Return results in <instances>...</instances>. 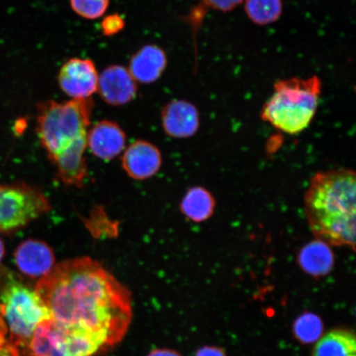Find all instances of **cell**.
<instances>
[{"label":"cell","mask_w":356,"mask_h":356,"mask_svg":"<svg viewBox=\"0 0 356 356\" xmlns=\"http://www.w3.org/2000/svg\"><path fill=\"white\" fill-rule=\"evenodd\" d=\"M34 289L49 312L35 331L48 356L106 353L130 327V291L90 257L60 262Z\"/></svg>","instance_id":"obj_1"},{"label":"cell","mask_w":356,"mask_h":356,"mask_svg":"<svg viewBox=\"0 0 356 356\" xmlns=\"http://www.w3.org/2000/svg\"><path fill=\"white\" fill-rule=\"evenodd\" d=\"M355 172L351 169L320 172L311 178L305 213L316 238L355 251Z\"/></svg>","instance_id":"obj_2"},{"label":"cell","mask_w":356,"mask_h":356,"mask_svg":"<svg viewBox=\"0 0 356 356\" xmlns=\"http://www.w3.org/2000/svg\"><path fill=\"white\" fill-rule=\"evenodd\" d=\"M49 312L34 288L16 273L0 269V356H25Z\"/></svg>","instance_id":"obj_3"},{"label":"cell","mask_w":356,"mask_h":356,"mask_svg":"<svg viewBox=\"0 0 356 356\" xmlns=\"http://www.w3.org/2000/svg\"><path fill=\"white\" fill-rule=\"evenodd\" d=\"M322 87L318 75L278 80L273 95L262 106L261 119L289 135L304 131L317 113Z\"/></svg>","instance_id":"obj_4"},{"label":"cell","mask_w":356,"mask_h":356,"mask_svg":"<svg viewBox=\"0 0 356 356\" xmlns=\"http://www.w3.org/2000/svg\"><path fill=\"white\" fill-rule=\"evenodd\" d=\"M93 106L91 97L65 102H40L37 133L50 160L80 138L87 136Z\"/></svg>","instance_id":"obj_5"},{"label":"cell","mask_w":356,"mask_h":356,"mask_svg":"<svg viewBox=\"0 0 356 356\" xmlns=\"http://www.w3.org/2000/svg\"><path fill=\"white\" fill-rule=\"evenodd\" d=\"M42 191L25 184L0 186V232L24 228L51 211Z\"/></svg>","instance_id":"obj_6"},{"label":"cell","mask_w":356,"mask_h":356,"mask_svg":"<svg viewBox=\"0 0 356 356\" xmlns=\"http://www.w3.org/2000/svg\"><path fill=\"white\" fill-rule=\"evenodd\" d=\"M99 73L93 61L73 58L61 66L58 82L72 99H89L97 90Z\"/></svg>","instance_id":"obj_7"},{"label":"cell","mask_w":356,"mask_h":356,"mask_svg":"<svg viewBox=\"0 0 356 356\" xmlns=\"http://www.w3.org/2000/svg\"><path fill=\"white\" fill-rule=\"evenodd\" d=\"M137 84L128 69L122 65H111L99 76L97 92L106 104L122 106L135 99Z\"/></svg>","instance_id":"obj_8"},{"label":"cell","mask_w":356,"mask_h":356,"mask_svg":"<svg viewBox=\"0 0 356 356\" xmlns=\"http://www.w3.org/2000/svg\"><path fill=\"white\" fill-rule=\"evenodd\" d=\"M15 261L21 273L31 278H42L56 266L51 248L35 239L26 240L17 247Z\"/></svg>","instance_id":"obj_9"},{"label":"cell","mask_w":356,"mask_h":356,"mask_svg":"<svg viewBox=\"0 0 356 356\" xmlns=\"http://www.w3.org/2000/svg\"><path fill=\"white\" fill-rule=\"evenodd\" d=\"M162 165L159 149L148 141L134 142L124 151L122 168L135 180H146L154 177Z\"/></svg>","instance_id":"obj_10"},{"label":"cell","mask_w":356,"mask_h":356,"mask_svg":"<svg viewBox=\"0 0 356 356\" xmlns=\"http://www.w3.org/2000/svg\"><path fill=\"white\" fill-rule=\"evenodd\" d=\"M162 124L167 135L177 139L193 136L200 126L199 111L186 100L169 102L162 111Z\"/></svg>","instance_id":"obj_11"},{"label":"cell","mask_w":356,"mask_h":356,"mask_svg":"<svg viewBox=\"0 0 356 356\" xmlns=\"http://www.w3.org/2000/svg\"><path fill=\"white\" fill-rule=\"evenodd\" d=\"M86 148L87 136H84L51 160L56 168L57 177L62 184L82 188L88 177V165L84 155Z\"/></svg>","instance_id":"obj_12"},{"label":"cell","mask_w":356,"mask_h":356,"mask_svg":"<svg viewBox=\"0 0 356 356\" xmlns=\"http://www.w3.org/2000/svg\"><path fill=\"white\" fill-rule=\"evenodd\" d=\"M126 144V134L114 122H97L87 134V147L93 155L105 161L118 157Z\"/></svg>","instance_id":"obj_13"},{"label":"cell","mask_w":356,"mask_h":356,"mask_svg":"<svg viewBox=\"0 0 356 356\" xmlns=\"http://www.w3.org/2000/svg\"><path fill=\"white\" fill-rule=\"evenodd\" d=\"M167 65L165 51L156 44H146L131 57L128 70L136 82L149 84L162 76Z\"/></svg>","instance_id":"obj_14"},{"label":"cell","mask_w":356,"mask_h":356,"mask_svg":"<svg viewBox=\"0 0 356 356\" xmlns=\"http://www.w3.org/2000/svg\"><path fill=\"white\" fill-rule=\"evenodd\" d=\"M298 262L307 273L316 277H323L332 270L334 264L330 245L314 240L301 249Z\"/></svg>","instance_id":"obj_15"},{"label":"cell","mask_w":356,"mask_h":356,"mask_svg":"<svg viewBox=\"0 0 356 356\" xmlns=\"http://www.w3.org/2000/svg\"><path fill=\"white\" fill-rule=\"evenodd\" d=\"M215 207L216 202L210 191L200 186L191 188L180 204L181 213L188 219L195 222L210 219Z\"/></svg>","instance_id":"obj_16"},{"label":"cell","mask_w":356,"mask_h":356,"mask_svg":"<svg viewBox=\"0 0 356 356\" xmlns=\"http://www.w3.org/2000/svg\"><path fill=\"white\" fill-rule=\"evenodd\" d=\"M312 356H356L355 334L345 329L328 332L318 341Z\"/></svg>","instance_id":"obj_17"},{"label":"cell","mask_w":356,"mask_h":356,"mask_svg":"<svg viewBox=\"0 0 356 356\" xmlns=\"http://www.w3.org/2000/svg\"><path fill=\"white\" fill-rule=\"evenodd\" d=\"M244 12L257 26L275 24L283 15V0H243Z\"/></svg>","instance_id":"obj_18"},{"label":"cell","mask_w":356,"mask_h":356,"mask_svg":"<svg viewBox=\"0 0 356 356\" xmlns=\"http://www.w3.org/2000/svg\"><path fill=\"white\" fill-rule=\"evenodd\" d=\"M243 0H200L197 6L191 8L188 15L184 17L186 24L190 26L194 35L202 28L203 21L209 11H217L220 13H229L242 6Z\"/></svg>","instance_id":"obj_19"},{"label":"cell","mask_w":356,"mask_h":356,"mask_svg":"<svg viewBox=\"0 0 356 356\" xmlns=\"http://www.w3.org/2000/svg\"><path fill=\"white\" fill-rule=\"evenodd\" d=\"M323 323L318 316L305 314L300 316L293 325V333L302 343H313L323 332Z\"/></svg>","instance_id":"obj_20"},{"label":"cell","mask_w":356,"mask_h":356,"mask_svg":"<svg viewBox=\"0 0 356 356\" xmlns=\"http://www.w3.org/2000/svg\"><path fill=\"white\" fill-rule=\"evenodd\" d=\"M73 11L83 19L95 20L104 15L110 0H70Z\"/></svg>","instance_id":"obj_21"},{"label":"cell","mask_w":356,"mask_h":356,"mask_svg":"<svg viewBox=\"0 0 356 356\" xmlns=\"http://www.w3.org/2000/svg\"><path fill=\"white\" fill-rule=\"evenodd\" d=\"M124 19L117 13L106 16L101 24L102 32L106 37L119 33L124 29Z\"/></svg>","instance_id":"obj_22"},{"label":"cell","mask_w":356,"mask_h":356,"mask_svg":"<svg viewBox=\"0 0 356 356\" xmlns=\"http://www.w3.org/2000/svg\"><path fill=\"white\" fill-rule=\"evenodd\" d=\"M195 356H226L224 350L218 347L206 346L197 351Z\"/></svg>","instance_id":"obj_23"},{"label":"cell","mask_w":356,"mask_h":356,"mask_svg":"<svg viewBox=\"0 0 356 356\" xmlns=\"http://www.w3.org/2000/svg\"><path fill=\"white\" fill-rule=\"evenodd\" d=\"M148 356H181L179 353H177V351L172 350L168 349H157L153 351L148 355Z\"/></svg>","instance_id":"obj_24"},{"label":"cell","mask_w":356,"mask_h":356,"mask_svg":"<svg viewBox=\"0 0 356 356\" xmlns=\"http://www.w3.org/2000/svg\"><path fill=\"white\" fill-rule=\"evenodd\" d=\"M3 256H4V245H3V243L1 240V238H0V262L2 261Z\"/></svg>","instance_id":"obj_25"}]
</instances>
